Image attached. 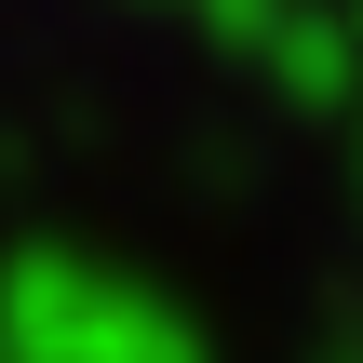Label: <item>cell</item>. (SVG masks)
<instances>
[{"instance_id":"3957f363","label":"cell","mask_w":363,"mask_h":363,"mask_svg":"<svg viewBox=\"0 0 363 363\" xmlns=\"http://www.w3.org/2000/svg\"><path fill=\"white\" fill-rule=\"evenodd\" d=\"M189 13H202V27H216V40H229V54H256V27H269V13H283V0H189Z\"/></svg>"},{"instance_id":"6da1fadb","label":"cell","mask_w":363,"mask_h":363,"mask_svg":"<svg viewBox=\"0 0 363 363\" xmlns=\"http://www.w3.org/2000/svg\"><path fill=\"white\" fill-rule=\"evenodd\" d=\"M0 363H216L202 323L67 242H27L0 269Z\"/></svg>"},{"instance_id":"277c9868","label":"cell","mask_w":363,"mask_h":363,"mask_svg":"<svg viewBox=\"0 0 363 363\" xmlns=\"http://www.w3.org/2000/svg\"><path fill=\"white\" fill-rule=\"evenodd\" d=\"M337 13H350V54H363V0H337Z\"/></svg>"},{"instance_id":"7a4b0ae2","label":"cell","mask_w":363,"mask_h":363,"mask_svg":"<svg viewBox=\"0 0 363 363\" xmlns=\"http://www.w3.org/2000/svg\"><path fill=\"white\" fill-rule=\"evenodd\" d=\"M256 67H269V94L283 108H363V54H350V13L323 0H283L269 27H256Z\"/></svg>"}]
</instances>
